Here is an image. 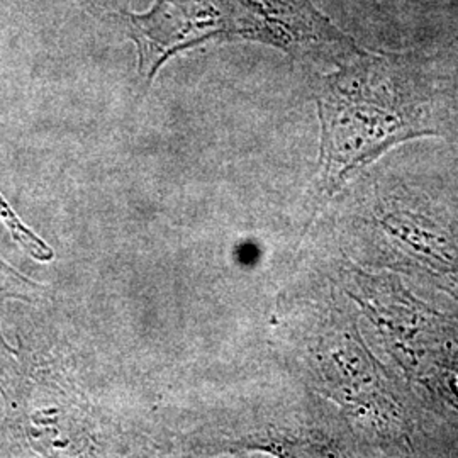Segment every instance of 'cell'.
Here are the masks:
<instances>
[{
  "mask_svg": "<svg viewBox=\"0 0 458 458\" xmlns=\"http://www.w3.org/2000/svg\"><path fill=\"white\" fill-rule=\"evenodd\" d=\"M458 89L437 55L374 53L338 65L321 81L318 202L361 168L418 138L445 136Z\"/></svg>",
  "mask_w": 458,
  "mask_h": 458,
  "instance_id": "6da1fadb",
  "label": "cell"
},
{
  "mask_svg": "<svg viewBox=\"0 0 458 458\" xmlns=\"http://www.w3.org/2000/svg\"><path fill=\"white\" fill-rule=\"evenodd\" d=\"M124 16L147 83L174 53L219 36L260 41L336 66L363 49L310 0H160L148 14Z\"/></svg>",
  "mask_w": 458,
  "mask_h": 458,
  "instance_id": "7a4b0ae2",
  "label": "cell"
},
{
  "mask_svg": "<svg viewBox=\"0 0 458 458\" xmlns=\"http://www.w3.org/2000/svg\"><path fill=\"white\" fill-rule=\"evenodd\" d=\"M438 62L442 64L443 70L446 72V75L452 79V82L455 83L458 89V31L446 47H443L440 51L435 53Z\"/></svg>",
  "mask_w": 458,
  "mask_h": 458,
  "instance_id": "3957f363",
  "label": "cell"
},
{
  "mask_svg": "<svg viewBox=\"0 0 458 458\" xmlns=\"http://www.w3.org/2000/svg\"><path fill=\"white\" fill-rule=\"evenodd\" d=\"M0 214H2L4 217H9V221H11V229H13V231H16V226H14L16 217H14V214L11 213V211L7 209V206L2 202V199H0Z\"/></svg>",
  "mask_w": 458,
  "mask_h": 458,
  "instance_id": "277c9868",
  "label": "cell"
}]
</instances>
